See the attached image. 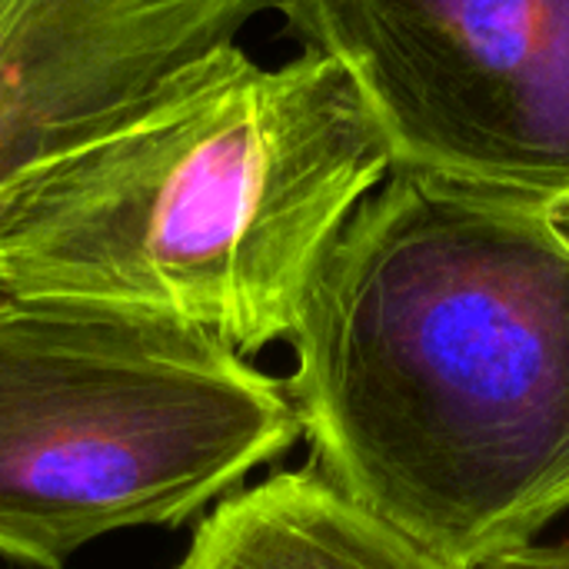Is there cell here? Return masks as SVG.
I'll return each instance as SVG.
<instances>
[{
	"instance_id": "1",
	"label": "cell",
	"mask_w": 569,
	"mask_h": 569,
	"mask_svg": "<svg viewBox=\"0 0 569 569\" xmlns=\"http://www.w3.org/2000/svg\"><path fill=\"white\" fill-rule=\"evenodd\" d=\"M287 343L310 463L447 563L569 510V193L393 167Z\"/></svg>"
},
{
	"instance_id": "2",
	"label": "cell",
	"mask_w": 569,
	"mask_h": 569,
	"mask_svg": "<svg viewBox=\"0 0 569 569\" xmlns=\"http://www.w3.org/2000/svg\"><path fill=\"white\" fill-rule=\"evenodd\" d=\"M390 143L327 57L223 47L107 130L0 183V293L207 330L253 357L290 340Z\"/></svg>"
},
{
	"instance_id": "3",
	"label": "cell",
	"mask_w": 569,
	"mask_h": 569,
	"mask_svg": "<svg viewBox=\"0 0 569 569\" xmlns=\"http://www.w3.org/2000/svg\"><path fill=\"white\" fill-rule=\"evenodd\" d=\"M303 440L280 380L173 320L0 293V557L183 527Z\"/></svg>"
},
{
	"instance_id": "4",
	"label": "cell",
	"mask_w": 569,
	"mask_h": 569,
	"mask_svg": "<svg viewBox=\"0 0 569 569\" xmlns=\"http://www.w3.org/2000/svg\"><path fill=\"white\" fill-rule=\"evenodd\" d=\"M333 60L393 167L569 193V0H277Z\"/></svg>"
},
{
	"instance_id": "5",
	"label": "cell",
	"mask_w": 569,
	"mask_h": 569,
	"mask_svg": "<svg viewBox=\"0 0 569 569\" xmlns=\"http://www.w3.org/2000/svg\"><path fill=\"white\" fill-rule=\"evenodd\" d=\"M277 0H0V183L233 47Z\"/></svg>"
},
{
	"instance_id": "6",
	"label": "cell",
	"mask_w": 569,
	"mask_h": 569,
	"mask_svg": "<svg viewBox=\"0 0 569 569\" xmlns=\"http://www.w3.org/2000/svg\"><path fill=\"white\" fill-rule=\"evenodd\" d=\"M173 569H460L380 520L313 463L220 500Z\"/></svg>"
},
{
	"instance_id": "7",
	"label": "cell",
	"mask_w": 569,
	"mask_h": 569,
	"mask_svg": "<svg viewBox=\"0 0 569 569\" xmlns=\"http://www.w3.org/2000/svg\"><path fill=\"white\" fill-rule=\"evenodd\" d=\"M473 569H569V543H527L503 550Z\"/></svg>"
}]
</instances>
